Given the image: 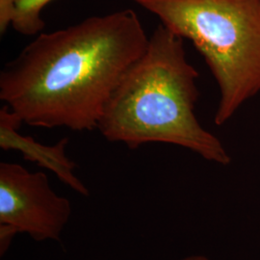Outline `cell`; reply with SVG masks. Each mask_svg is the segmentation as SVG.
Returning a JSON list of instances; mask_svg holds the SVG:
<instances>
[{
    "mask_svg": "<svg viewBox=\"0 0 260 260\" xmlns=\"http://www.w3.org/2000/svg\"><path fill=\"white\" fill-rule=\"evenodd\" d=\"M23 123L4 104L0 110V147L4 150H19L26 160L53 172L61 181L81 195H89L86 186L75 175V164L66 154L69 139L63 138L53 146H46L29 136L19 134Z\"/></svg>",
    "mask_w": 260,
    "mask_h": 260,
    "instance_id": "5b68a950",
    "label": "cell"
},
{
    "mask_svg": "<svg viewBox=\"0 0 260 260\" xmlns=\"http://www.w3.org/2000/svg\"><path fill=\"white\" fill-rule=\"evenodd\" d=\"M180 260H210L208 257H206L205 255H191V256H187Z\"/></svg>",
    "mask_w": 260,
    "mask_h": 260,
    "instance_id": "9c48e42d",
    "label": "cell"
},
{
    "mask_svg": "<svg viewBox=\"0 0 260 260\" xmlns=\"http://www.w3.org/2000/svg\"><path fill=\"white\" fill-rule=\"evenodd\" d=\"M52 0H16L15 14L12 21L13 28L24 36L39 34L45 28L41 14Z\"/></svg>",
    "mask_w": 260,
    "mask_h": 260,
    "instance_id": "8992f818",
    "label": "cell"
},
{
    "mask_svg": "<svg viewBox=\"0 0 260 260\" xmlns=\"http://www.w3.org/2000/svg\"><path fill=\"white\" fill-rule=\"evenodd\" d=\"M199 73L186 59L183 38L159 24L144 54L112 93L98 129L129 149L166 143L190 149L226 166L232 158L195 115Z\"/></svg>",
    "mask_w": 260,
    "mask_h": 260,
    "instance_id": "7a4b0ae2",
    "label": "cell"
},
{
    "mask_svg": "<svg viewBox=\"0 0 260 260\" xmlns=\"http://www.w3.org/2000/svg\"><path fill=\"white\" fill-rule=\"evenodd\" d=\"M149 37L131 9L41 33L0 73V100L36 127L98 128L123 75Z\"/></svg>",
    "mask_w": 260,
    "mask_h": 260,
    "instance_id": "6da1fadb",
    "label": "cell"
},
{
    "mask_svg": "<svg viewBox=\"0 0 260 260\" xmlns=\"http://www.w3.org/2000/svg\"><path fill=\"white\" fill-rule=\"evenodd\" d=\"M16 0H0V34L4 35L12 24Z\"/></svg>",
    "mask_w": 260,
    "mask_h": 260,
    "instance_id": "52a82bcc",
    "label": "cell"
},
{
    "mask_svg": "<svg viewBox=\"0 0 260 260\" xmlns=\"http://www.w3.org/2000/svg\"><path fill=\"white\" fill-rule=\"evenodd\" d=\"M71 213L70 201L56 194L45 173L0 163V223L36 241H57Z\"/></svg>",
    "mask_w": 260,
    "mask_h": 260,
    "instance_id": "277c9868",
    "label": "cell"
},
{
    "mask_svg": "<svg viewBox=\"0 0 260 260\" xmlns=\"http://www.w3.org/2000/svg\"><path fill=\"white\" fill-rule=\"evenodd\" d=\"M18 232L8 224L0 223V252L3 255L12 243L13 238L18 234Z\"/></svg>",
    "mask_w": 260,
    "mask_h": 260,
    "instance_id": "ba28073f",
    "label": "cell"
},
{
    "mask_svg": "<svg viewBox=\"0 0 260 260\" xmlns=\"http://www.w3.org/2000/svg\"><path fill=\"white\" fill-rule=\"evenodd\" d=\"M132 1L204 56L220 90L217 125L259 93L260 0Z\"/></svg>",
    "mask_w": 260,
    "mask_h": 260,
    "instance_id": "3957f363",
    "label": "cell"
}]
</instances>
